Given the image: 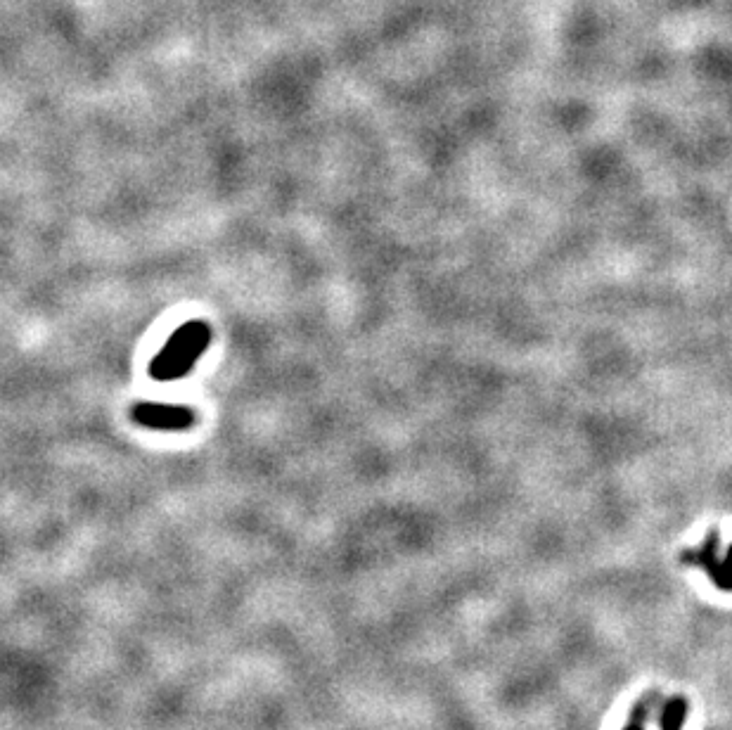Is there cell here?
I'll list each match as a JSON object with an SVG mask.
<instances>
[{
    "label": "cell",
    "mask_w": 732,
    "mask_h": 730,
    "mask_svg": "<svg viewBox=\"0 0 732 730\" xmlns=\"http://www.w3.org/2000/svg\"><path fill=\"white\" fill-rule=\"evenodd\" d=\"M211 344V325L207 320H190L166 339V344L150 363V375L157 382L181 380L195 368L199 356Z\"/></svg>",
    "instance_id": "6da1fadb"
},
{
    "label": "cell",
    "mask_w": 732,
    "mask_h": 730,
    "mask_svg": "<svg viewBox=\"0 0 732 730\" xmlns=\"http://www.w3.org/2000/svg\"><path fill=\"white\" fill-rule=\"evenodd\" d=\"M131 418L140 427L157 429V432H183L195 425L197 415L188 406H173V403L140 401L131 408Z\"/></svg>",
    "instance_id": "7a4b0ae2"
},
{
    "label": "cell",
    "mask_w": 732,
    "mask_h": 730,
    "mask_svg": "<svg viewBox=\"0 0 732 730\" xmlns=\"http://www.w3.org/2000/svg\"><path fill=\"white\" fill-rule=\"evenodd\" d=\"M718 531H711L706 539V546L702 550H690L685 553L683 560L692 562V565H702L709 572L711 581L721 588V591H732V546L723 560H718Z\"/></svg>",
    "instance_id": "3957f363"
},
{
    "label": "cell",
    "mask_w": 732,
    "mask_h": 730,
    "mask_svg": "<svg viewBox=\"0 0 732 730\" xmlns=\"http://www.w3.org/2000/svg\"><path fill=\"white\" fill-rule=\"evenodd\" d=\"M687 719V700L685 697H671L661 709L659 726L661 730H683Z\"/></svg>",
    "instance_id": "277c9868"
},
{
    "label": "cell",
    "mask_w": 732,
    "mask_h": 730,
    "mask_svg": "<svg viewBox=\"0 0 732 730\" xmlns=\"http://www.w3.org/2000/svg\"><path fill=\"white\" fill-rule=\"evenodd\" d=\"M645 719H647V712H645V704H642V707L635 709L631 721L626 723L624 730H645Z\"/></svg>",
    "instance_id": "5b68a950"
}]
</instances>
